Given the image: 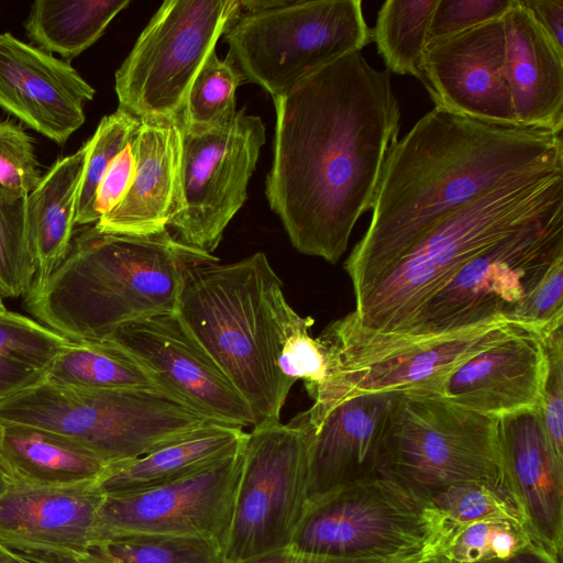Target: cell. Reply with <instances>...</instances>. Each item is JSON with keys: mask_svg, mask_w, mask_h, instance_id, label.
<instances>
[{"mask_svg": "<svg viewBox=\"0 0 563 563\" xmlns=\"http://www.w3.org/2000/svg\"><path fill=\"white\" fill-rule=\"evenodd\" d=\"M276 122L265 194L300 253L335 264L398 139L391 74L343 55L273 97Z\"/></svg>", "mask_w": 563, "mask_h": 563, "instance_id": "1", "label": "cell"}, {"mask_svg": "<svg viewBox=\"0 0 563 563\" xmlns=\"http://www.w3.org/2000/svg\"><path fill=\"white\" fill-rule=\"evenodd\" d=\"M553 165H563L561 134L434 107L386 155L371 223L344 264L355 298L448 213L510 177Z\"/></svg>", "mask_w": 563, "mask_h": 563, "instance_id": "2", "label": "cell"}, {"mask_svg": "<svg viewBox=\"0 0 563 563\" xmlns=\"http://www.w3.org/2000/svg\"><path fill=\"white\" fill-rule=\"evenodd\" d=\"M214 258L167 229L133 235L85 225L62 264L29 289L23 303L33 319L69 341H101L124 324L176 313L186 268Z\"/></svg>", "mask_w": 563, "mask_h": 563, "instance_id": "3", "label": "cell"}, {"mask_svg": "<svg viewBox=\"0 0 563 563\" xmlns=\"http://www.w3.org/2000/svg\"><path fill=\"white\" fill-rule=\"evenodd\" d=\"M283 296L262 252L231 264L196 262L183 277L176 313L244 398L254 427L279 421L294 385L278 367Z\"/></svg>", "mask_w": 563, "mask_h": 563, "instance_id": "4", "label": "cell"}, {"mask_svg": "<svg viewBox=\"0 0 563 563\" xmlns=\"http://www.w3.org/2000/svg\"><path fill=\"white\" fill-rule=\"evenodd\" d=\"M561 203L563 165H553L510 177L453 210L355 298L358 323L404 333L464 264Z\"/></svg>", "mask_w": 563, "mask_h": 563, "instance_id": "5", "label": "cell"}, {"mask_svg": "<svg viewBox=\"0 0 563 563\" xmlns=\"http://www.w3.org/2000/svg\"><path fill=\"white\" fill-rule=\"evenodd\" d=\"M517 322L496 319L443 334L415 335L362 327L354 311L330 323L318 336L329 369L297 418L316 428L339 402L372 393L435 395L455 367L506 335Z\"/></svg>", "mask_w": 563, "mask_h": 563, "instance_id": "6", "label": "cell"}, {"mask_svg": "<svg viewBox=\"0 0 563 563\" xmlns=\"http://www.w3.org/2000/svg\"><path fill=\"white\" fill-rule=\"evenodd\" d=\"M212 422L219 421L167 394L141 389L92 390L43 380L0 400V426L60 434L109 464L141 457Z\"/></svg>", "mask_w": 563, "mask_h": 563, "instance_id": "7", "label": "cell"}, {"mask_svg": "<svg viewBox=\"0 0 563 563\" xmlns=\"http://www.w3.org/2000/svg\"><path fill=\"white\" fill-rule=\"evenodd\" d=\"M225 58L272 98L372 42L360 0H238Z\"/></svg>", "mask_w": 563, "mask_h": 563, "instance_id": "8", "label": "cell"}, {"mask_svg": "<svg viewBox=\"0 0 563 563\" xmlns=\"http://www.w3.org/2000/svg\"><path fill=\"white\" fill-rule=\"evenodd\" d=\"M497 422L435 395L394 393L379 473L428 500L461 483L505 487Z\"/></svg>", "mask_w": 563, "mask_h": 563, "instance_id": "9", "label": "cell"}, {"mask_svg": "<svg viewBox=\"0 0 563 563\" xmlns=\"http://www.w3.org/2000/svg\"><path fill=\"white\" fill-rule=\"evenodd\" d=\"M452 528L430 500L379 473L307 506L288 545L336 558L434 560Z\"/></svg>", "mask_w": 563, "mask_h": 563, "instance_id": "10", "label": "cell"}, {"mask_svg": "<svg viewBox=\"0 0 563 563\" xmlns=\"http://www.w3.org/2000/svg\"><path fill=\"white\" fill-rule=\"evenodd\" d=\"M563 258V203L464 264L419 310L404 333L443 334L512 320L549 268Z\"/></svg>", "mask_w": 563, "mask_h": 563, "instance_id": "11", "label": "cell"}, {"mask_svg": "<svg viewBox=\"0 0 563 563\" xmlns=\"http://www.w3.org/2000/svg\"><path fill=\"white\" fill-rule=\"evenodd\" d=\"M236 7L238 0L163 2L115 71L119 108L140 120L180 118L197 74Z\"/></svg>", "mask_w": 563, "mask_h": 563, "instance_id": "12", "label": "cell"}, {"mask_svg": "<svg viewBox=\"0 0 563 563\" xmlns=\"http://www.w3.org/2000/svg\"><path fill=\"white\" fill-rule=\"evenodd\" d=\"M310 439L311 429L295 417L247 432L224 563L290 543L307 507Z\"/></svg>", "mask_w": 563, "mask_h": 563, "instance_id": "13", "label": "cell"}, {"mask_svg": "<svg viewBox=\"0 0 563 563\" xmlns=\"http://www.w3.org/2000/svg\"><path fill=\"white\" fill-rule=\"evenodd\" d=\"M265 141L262 119L245 109L220 128L183 125L179 181L167 223L176 240L212 254L247 198V185Z\"/></svg>", "mask_w": 563, "mask_h": 563, "instance_id": "14", "label": "cell"}, {"mask_svg": "<svg viewBox=\"0 0 563 563\" xmlns=\"http://www.w3.org/2000/svg\"><path fill=\"white\" fill-rule=\"evenodd\" d=\"M243 451L244 446L199 473L165 485L103 496L95 542L129 536L183 538L212 543L224 554Z\"/></svg>", "mask_w": 563, "mask_h": 563, "instance_id": "15", "label": "cell"}, {"mask_svg": "<svg viewBox=\"0 0 563 563\" xmlns=\"http://www.w3.org/2000/svg\"><path fill=\"white\" fill-rule=\"evenodd\" d=\"M106 339L136 357L181 404L222 423L254 427L244 398L177 313L124 324Z\"/></svg>", "mask_w": 563, "mask_h": 563, "instance_id": "16", "label": "cell"}, {"mask_svg": "<svg viewBox=\"0 0 563 563\" xmlns=\"http://www.w3.org/2000/svg\"><path fill=\"white\" fill-rule=\"evenodd\" d=\"M503 18L432 38L423 56L434 107L482 122L519 126L505 73Z\"/></svg>", "mask_w": 563, "mask_h": 563, "instance_id": "17", "label": "cell"}, {"mask_svg": "<svg viewBox=\"0 0 563 563\" xmlns=\"http://www.w3.org/2000/svg\"><path fill=\"white\" fill-rule=\"evenodd\" d=\"M102 499L95 483L64 488L10 483L0 495V543L33 563H73L95 543Z\"/></svg>", "mask_w": 563, "mask_h": 563, "instance_id": "18", "label": "cell"}, {"mask_svg": "<svg viewBox=\"0 0 563 563\" xmlns=\"http://www.w3.org/2000/svg\"><path fill=\"white\" fill-rule=\"evenodd\" d=\"M95 89L67 62L0 34V108L63 145L85 122Z\"/></svg>", "mask_w": 563, "mask_h": 563, "instance_id": "19", "label": "cell"}, {"mask_svg": "<svg viewBox=\"0 0 563 563\" xmlns=\"http://www.w3.org/2000/svg\"><path fill=\"white\" fill-rule=\"evenodd\" d=\"M498 445L505 487L528 530L563 559V460L549 440L540 408L498 417Z\"/></svg>", "mask_w": 563, "mask_h": 563, "instance_id": "20", "label": "cell"}, {"mask_svg": "<svg viewBox=\"0 0 563 563\" xmlns=\"http://www.w3.org/2000/svg\"><path fill=\"white\" fill-rule=\"evenodd\" d=\"M547 369L543 335L516 323L506 335L451 371L435 396L495 417L540 408Z\"/></svg>", "mask_w": 563, "mask_h": 563, "instance_id": "21", "label": "cell"}, {"mask_svg": "<svg viewBox=\"0 0 563 563\" xmlns=\"http://www.w3.org/2000/svg\"><path fill=\"white\" fill-rule=\"evenodd\" d=\"M393 394L372 393L345 399L331 408L316 428H310L307 506L379 474Z\"/></svg>", "mask_w": 563, "mask_h": 563, "instance_id": "22", "label": "cell"}, {"mask_svg": "<svg viewBox=\"0 0 563 563\" xmlns=\"http://www.w3.org/2000/svg\"><path fill=\"white\" fill-rule=\"evenodd\" d=\"M135 172L123 199L95 227L102 232L147 235L167 229L175 208L183 120L144 119L133 139Z\"/></svg>", "mask_w": 563, "mask_h": 563, "instance_id": "23", "label": "cell"}, {"mask_svg": "<svg viewBox=\"0 0 563 563\" xmlns=\"http://www.w3.org/2000/svg\"><path fill=\"white\" fill-rule=\"evenodd\" d=\"M503 22L504 73L518 125L561 134L563 52L521 0H516Z\"/></svg>", "mask_w": 563, "mask_h": 563, "instance_id": "24", "label": "cell"}, {"mask_svg": "<svg viewBox=\"0 0 563 563\" xmlns=\"http://www.w3.org/2000/svg\"><path fill=\"white\" fill-rule=\"evenodd\" d=\"M246 438L247 432L240 427L212 422L141 457L110 464L95 484L103 496L165 485L234 455Z\"/></svg>", "mask_w": 563, "mask_h": 563, "instance_id": "25", "label": "cell"}, {"mask_svg": "<svg viewBox=\"0 0 563 563\" xmlns=\"http://www.w3.org/2000/svg\"><path fill=\"white\" fill-rule=\"evenodd\" d=\"M0 460L11 483L45 488L96 483L110 465L66 437L20 424L0 426Z\"/></svg>", "mask_w": 563, "mask_h": 563, "instance_id": "26", "label": "cell"}, {"mask_svg": "<svg viewBox=\"0 0 563 563\" xmlns=\"http://www.w3.org/2000/svg\"><path fill=\"white\" fill-rule=\"evenodd\" d=\"M87 146L59 157L27 195L26 220L35 263L32 287L42 286L62 264L74 238Z\"/></svg>", "mask_w": 563, "mask_h": 563, "instance_id": "27", "label": "cell"}, {"mask_svg": "<svg viewBox=\"0 0 563 563\" xmlns=\"http://www.w3.org/2000/svg\"><path fill=\"white\" fill-rule=\"evenodd\" d=\"M130 0H36L24 30L46 53L71 59L92 46Z\"/></svg>", "mask_w": 563, "mask_h": 563, "instance_id": "28", "label": "cell"}, {"mask_svg": "<svg viewBox=\"0 0 563 563\" xmlns=\"http://www.w3.org/2000/svg\"><path fill=\"white\" fill-rule=\"evenodd\" d=\"M45 380L81 389H141L167 394L136 357L108 339L70 341L55 358Z\"/></svg>", "mask_w": 563, "mask_h": 563, "instance_id": "29", "label": "cell"}, {"mask_svg": "<svg viewBox=\"0 0 563 563\" xmlns=\"http://www.w3.org/2000/svg\"><path fill=\"white\" fill-rule=\"evenodd\" d=\"M70 341L33 318L0 312V400L45 380Z\"/></svg>", "mask_w": 563, "mask_h": 563, "instance_id": "30", "label": "cell"}, {"mask_svg": "<svg viewBox=\"0 0 563 563\" xmlns=\"http://www.w3.org/2000/svg\"><path fill=\"white\" fill-rule=\"evenodd\" d=\"M438 0H387L377 12L372 41L387 70L410 75L427 89L423 56Z\"/></svg>", "mask_w": 563, "mask_h": 563, "instance_id": "31", "label": "cell"}, {"mask_svg": "<svg viewBox=\"0 0 563 563\" xmlns=\"http://www.w3.org/2000/svg\"><path fill=\"white\" fill-rule=\"evenodd\" d=\"M73 563H224V554L201 540L129 536L95 542Z\"/></svg>", "mask_w": 563, "mask_h": 563, "instance_id": "32", "label": "cell"}, {"mask_svg": "<svg viewBox=\"0 0 563 563\" xmlns=\"http://www.w3.org/2000/svg\"><path fill=\"white\" fill-rule=\"evenodd\" d=\"M244 82L236 67L213 51L197 74L181 114L183 125L210 130L229 124L236 114V89Z\"/></svg>", "mask_w": 563, "mask_h": 563, "instance_id": "33", "label": "cell"}, {"mask_svg": "<svg viewBox=\"0 0 563 563\" xmlns=\"http://www.w3.org/2000/svg\"><path fill=\"white\" fill-rule=\"evenodd\" d=\"M27 195L0 185V294L25 296L34 279L35 263L27 220Z\"/></svg>", "mask_w": 563, "mask_h": 563, "instance_id": "34", "label": "cell"}, {"mask_svg": "<svg viewBox=\"0 0 563 563\" xmlns=\"http://www.w3.org/2000/svg\"><path fill=\"white\" fill-rule=\"evenodd\" d=\"M536 544L541 545L525 526L510 521H477L453 526L442 550L432 561L478 563L508 558Z\"/></svg>", "mask_w": 563, "mask_h": 563, "instance_id": "35", "label": "cell"}, {"mask_svg": "<svg viewBox=\"0 0 563 563\" xmlns=\"http://www.w3.org/2000/svg\"><path fill=\"white\" fill-rule=\"evenodd\" d=\"M280 334L278 367L291 384L303 379L309 396L328 376L329 361L324 344L309 334L314 323L311 317L299 316L283 296L277 303Z\"/></svg>", "mask_w": 563, "mask_h": 563, "instance_id": "36", "label": "cell"}, {"mask_svg": "<svg viewBox=\"0 0 563 563\" xmlns=\"http://www.w3.org/2000/svg\"><path fill=\"white\" fill-rule=\"evenodd\" d=\"M140 125V119L118 108L99 122L87 146L85 167L77 199L75 224H92L91 211L97 188L115 156Z\"/></svg>", "mask_w": 563, "mask_h": 563, "instance_id": "37", "label": "cell"}, {"mask_svg": "<svg viewBox=\"0 0 563 563\" xmlns=\"http://www.w3.org/2000/svg\"><path fill=\"white\" fill-rule=\"evenodd\" d=\"M429 500L451 526L498 520L527 528L518 507L504 486L481 482L461 483L443 489Z\"/></svg>", "mask_w": 563, "mask_h": 563, "instance_id": "38", "label": "cell"}, {"mask_svg": "<svg viewBox=\"0 0 563 563\" xmlns=\"http://www.w3.org/2000/svg\"><path fill=\"white\" fill-rule=\"evenodd\" d=\"M32 137L9 120H0V185L29 195L42 179Z\"/></svg>", "mask_w": 563, "mask_h": 563, "instance_id": "39", "label": "cell"}, {"mask_svg": "<svg viewBox=\"0 0 563 563\" xmlns=\"http://www.w3.org/2000/svg\"><path fill=\"white\" fill-rule=\"evenodd\" d=\"M543 340L548 369L540 409L552 448L563 460V324L543 335Z\"/></svg>", "mask_w": 563, "mask_h": 563, "instance_id": "40", "label": "cell"}, {"mask_svg": "<svg viewBox=\"0 0 563 563\" xmlns=\"http://www.w3.org/2000/svg\"><path fill=\"white\" fill-rule=\"evenodd\" d=\"M511 322L529 327L542 335L563 324V258L549 268Z\"/></svg>", "mask_w": 563, "mask_h": 563, "instance_id": "41", "label": "cell"}, {"mask_svg": "<svg viewBox=\"0 0 563 563\" xmlns=\"http://www.w3.org/2000/svg\"><path fill=\"white\" fill-rule=\"evenodd\" d=\"M515 2L516 0H438L430 26V40L500 19Z\"/></svg>", "mask_w": 563, "mask_h": 563, "instance_id": "42", "label": "cell"}, {"mask_svg": "<svg viewBox=\"0 0 563 563\" xmlns=\"http://www.w3.org/2000/svg\"><path fill=\"white\" fill-rule=\"evenodd\" d=\"M134 135L115 156L97 188L91 211L92 224L123 199L133 181L135 172Z\"/></svg>", "mask_w": 563, "mask_h": 563, "instance_id": "43", "label": "cell"}, {"mask_svg": "<svg viewBox=\"0 0 563 563\" xmlns=\"http://www.w3.org/2000/svg\"><path fill=\"white\" fill-rule=\"evenodd\" d=\"M428 555H413L397 559H353L309 553L290 545L239 562V563H426Z\"/></svg>", "mask_w": 563, "mask_h": 563, "instance_id": "44", "label": "cell"}, {"mask_svg": "<svg viewBox=\"0 0 563 563\" xmlns=\"http://www.w3.org/2000/svg\"><path fill=\"white\" fill-rule=\"evenodd\" d=\"M559 51L563 52V0H521Z\"/></svg>", "mask_w": 563, "mask_h": 563, "instance_id": "45", "label": "cell"}, {"mask_svg": "<svg viewBox=\"0 0 563 563\" xmlns=\"http://www.w3.org/2000/svg\"><path fill=\"white\" fill-rule=\"evenodd\" d=\"M428 563H438L429 561ZM478 563H562V560L554 556L542 545L536 544L526 548L508 558L492 559Z\"/></svg>", "mask_w": 563, "mask_h": 563, "instance_id": "46", "label": "cell"}, {"mask_svg": "<svg viewBox=\"0 0 563 563\" xmlns=\"http://www.w3.org/2000/svg\"><path fill=\"white\" fill-rule=\"evenodd\" d=\"M10 483L11 479L9 477V474L0 460V495H2L8 489Z\"/></svg>", "mask_w": 563, "mask_h": 563, "instance_id": "47", "label": "cell"}, {"mask_svg": "<svg viewBox=\"0 0 563 563\" xmlns=\"http://www.w3.org/2000/svg\"><path fill=\"white\" fill-rule=\"evenodd\" d=\"M0 563H14L13 558L1 543H0Z\"/></svg>", "mask_w": 563, "mask_h": 563, "instance_id": "48", "label": "cell"}, {"mask_svg": "<svg viewBox=\"0 0 563 563\" xmlns=\"http://www.w3.org/2000/svg\"><path fill=\"white\" fill-rule=\"evenodd\" d=\"M10 553H11V555H12V558H13L14 563H33V562H31V561H29V560H25V559H23V558H21V556L16 555V554H14V553H12V552H10Z\"/></svg>", "mask_w": 563, "mask_h": 563, "instance_id": "49", "label": "cell"}, {"mask_svg": "<svg viewBox=\"0 0 563 563\" xmlns=\"http://www.w3.org/2000/svg\"><path fill=\"white\" fill-rule=\"evenodd\" d=\"M4 310H7V308H5L4 303H3V298H2V296L0 294V312L4 311Z\"/></svg>", "mask_w": 563, "mask_h": 563, "instance_id": "50", "label": "cell"}, {"mask_svg": "<svg viewBox=\"0 0 563 563\" xmlns=\"http://www.w3.org/2000/svg\"><path fill=\"white\" fill-rule=\"evenodd\" d=\"M426 563H428V562H426Z\"/></svg>", "mask_w": 563, "mask_h": 563, "instance_id": "51", "label": "cell"}]
</instances>
